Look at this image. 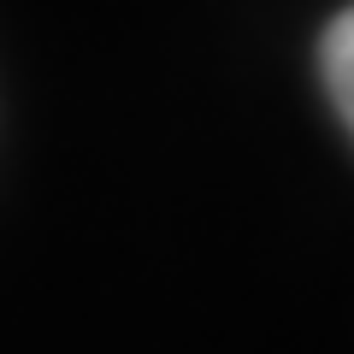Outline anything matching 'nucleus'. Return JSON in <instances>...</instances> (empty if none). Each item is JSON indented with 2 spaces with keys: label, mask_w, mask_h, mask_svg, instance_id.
<instances>
[{
  "label": "nucleus",
  "mask_w": 354,
  "mask_h": 354,
  "mask_svg": "<svg viewBox=\"0 0 354 354\" xmlns=\"http://www.w3.org/2000/svg\"><path fill=\"white\" fill-rule=\"evenodd\" d=\"M319 77H325V95L337 106V118L354 130V6L330 18L325 41H319Z\"/></svg>",
  "instance_id": "1"
}]
</instances>
